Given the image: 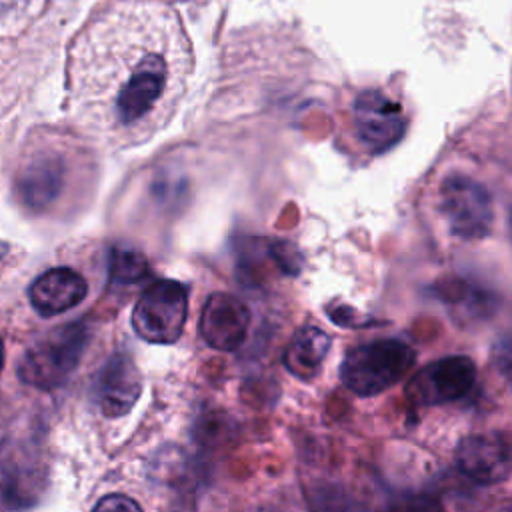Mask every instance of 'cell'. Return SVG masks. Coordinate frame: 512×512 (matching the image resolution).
I'll use <instances>...</instances> for the list:
<instances>
[{
	"instance_id": "1",
	"label": "cell",
	"mask_w": 512,
	"mask_h": 512,
	"mask_svg": "<svg viewBox=\"0 0 512 512\" xmlns=\"http://www.w3.org/2000/svg\"><path fill=\"white\" fill-rule=\"evenodd\" d=\"M194 72V48L166 0H102L66 50V108L84 136L132 148L176 116Z\"/></svg>"
},
{
	"instance_id": "2",
	"label": "cell",
	"mask_w": 512,
	"mask_h": 512,
	"mask_svg": "<svg viewBox=\"0 0 512 512\" xmlns=\"http://www.w3.org/2000/svg\"><path fill=\"white\" fill-rule=\"evenodd\" d=\"M82 132L40 124L28 130L14 170V196L30 214L56 208L70 184L94 166L92 148Z\"/></svg>"
},
{
	"instance_id": "3",
	"label": "cell",
	"mask_w": 512,
	"mask_h": 512,
	"mask_svg": "<svg viewBox=\"0 0 512 512\" xmlns=\"http://www.w3.org/2000/svg\"><path fill=\"white\" fill-rule=\"evenodd\" d=\"M410 114L396 82L344 84L334 98V146L352 160L386 154L408 132Z\"/></svg>"
},
{
	"instance_id": "4",
	"label": "cell",
	"mask_w": 512,
	"mask_h": 512,
	"mask_svg": "<svg viewBox=\"0 0 512 512\" xmlns=\"http://www.w3.org/2000/svg\"><path fill=\"white\" fill-rule=\"evenodd\" d=\"M90 330L84 322H68L40 336L20 358L18 378L38 390L60 386L78 366Z\"/></svg>"
},
{
	"instance_id": "5",
	"label": "cell",
	"mask_w": 512,
	"mask_h": 512,
	"mask_svg": "<svg viewBox=\"0 0 512 512\" xmlns=\"http://www.w3.org/2000/svg\"><path fill=\"white\" fill-rule=\"evenodd\" d=\"M416 352L410 344L384 338L352 348L342 364L340 378L358 396L380 394L398 384L414 366Z\"/></svg>"
},
{
	"instance_id": "6",
	"label": "cell",
	"mask_w": 512,
	"mask_h": 512,
	"mask_svg": "<svg viewBox=\"0 0 512 512\" xmlns=\"http://www.w3.org/2000/svg\"><path fill=\"white\" fill-rule=\"evenodd\" d=\"M438 210L448 230L462 240H480L492 232L494 202L486 186L466 174H448L438 186Z\"/></svg>"
},
{
	"instance_id": "7",
	"label": "cell",
	"mask_w": 512,
	"mask_h": 512,
	"mask_svg": "<svg viewBox=\"0 0 512 512\" xmlns=\"http://www.w3.org/2000/svg\"><path fill=\"white\" fill-rule=\"evenodd\" d=\"M188 314V290L178 280H156L138 298L132 310V326L140 338L152 344H172L180 338Z\"/></svg>"
},
{
	"instance_id": "8",
	"label": "cell",
	"mask_w": 512,
	"mask_h": 512,
	"mask_svg": "<svg viewBox=\"0 0 512 512\" xmlns=\"http://www.w3.org/2000/svg\"><path fill=\"white\" fill-rule=\"evenodd\" d=\"M476 382V364L468 356H446L426 364L406 386L414 406H438L460 400Z\"/></svg>"
},
{
	"instance_id": "9",
	"label": "cell",
	"mask_w": 512,
	"mask_h": 512,
	"mask_svg": "<svg viewBox=\"0 0 512 512\" xmlns=\"http://www.w3.org/2000/svg\"><path fill=\"white\" fill-rule=\"evenodd\" d=\"M454 454L460 472L478 484H498L512 472V446L500 434H470Z\"/></svg>"
},
{
	"instance_id": "10",
	"label": "cell",
	"mask_w": 512,
	"mask_h": 512,
	"mask_svg": "<svg viewBox=\"0 0 512 512\" xmlns=\"http://www.w3.org/2000/svg\"><path fill=\"white\" fill-rule=\"evenodd\" d=\"M142 392V376L128 352L112 354L96 374L94 398L98 408L118 418L130 412Z\"/></svg>"
},
{
	"instance_id": "11",
	"label": "cell",
	"mask_w": 512,
	"mask_h": 512,
	"mask_svg": "<svg viewBox=\"0 0 512 512\" xmlns=\"http://www.w3.org/2000/svg\"><path fill=\"white\" fill-rule=\"evenodd\" d=\"M250 312L246 304L226 292L208 296L200 314V334L216 350L238 348L248 332Z\"/></svg>"
},
{
	"instance_id": "12",
	"label": "cell",
	"mask_w": 512,
	"mask_h": 512,
	"mask_svg": "<svg viewBox=\"0 0 512 512\" xmlns=\"http://www.w3.org/2000/svg\"><path fill=\"white\" fill-rule=\"evenodd\" d=\"M86 292V280L76 270L58 266L40 274L32 282L28 296L40 316H56L80 304Z\"/></svg>"
},
{
	"instance_id": "13",
	"label": "cell",
	"mask_w": 512,
	"mask_h": 512,
	"mask_svg": "<svg viewBox=\"0 0 512 512\" xmlns=\"http://www.w3.org/2000/svg\"><path fill=\"white\" fill-rule=\"evenodd\" d=\"M328 350L330 336L324 330L316 326H302L294 332L286 346L284 366L292 376L312 380L320 372Z\"/></svg>"
},
{
	"instance_id": "14",
	"label": "cell",
	"mask_w": 512,
	"mask_h": 512,
	"mask_svg": "<svg viewBox=\"0 0 512 512\" xmlns=\"http://www.w3.org/2000/svg\"><path fill=\"white\" fill-rule=\"evenodd\" d=\"M148 276V260L130 246H112L108 250V280L112 284H136Z\"/></svg>"
},
{
	"instance_id": "15",
	"label": "cell",
	"mask_w": 512,
	"mask_h": 512,
	"mask_svg": "<svg viewBox=\"0 0 512 512\" xmlns=\"http://www.w3.org/2000/svg\"><path fill=\"white\" fill-rule=\"evenodd\" d=\"M390 512H444L442 504L426 494L404 496L390 506Z\"/></svg>"
},
{
	"instance_id": "16",
	"label": "cell",
	"mask_w": 512,
	"mask_h": 512,
	"mask_svg": "<svg viewBox=\"0 0 512 512\" xmlns=\"http://www.w3.org/2000/svg\"><path fill=\"white\" fill-rule=\"evenodd\" d=\"M270 256L284 274H296L300 270V254L288 242H272Z\"/></svg>"
},
{
	"instance_id": "17",
	"label": "cell",
	"mask_w": 512,
	"mask_h": 512,
	"mask_svg": "<svg viewBox=\"0 0 512 512\" xmlns=\"http://www.w3.org/2000/svg\"><path fill=\"white\" fill-rule=\"evenodd\" d=\"M92 512H142L136 500L124 494H108L92 508Z\"/></svg>"
},
{
	"instance_id": "18",
	"label": "cell",
	"mask_w": 512,
	"mask_h": 512,
	"mask_svg": "<svg viewBox=\"0 0 512 512\" xmlns=\"http://www.w3.org/2000/svg\"><path fill=\"white\" fill-rule=\"evenodd\" d=\"M494 362L502 376L512 382V334L502 336L494 346Z\"/></svg>"
},
{
	"instance_id": "19",
	"label": "cell",
	"mask_w": 512,
	"mask_h": 512,
	"mask_svg": "<svg viewBox=\"0 0 512 512\" xmlns=\"http://www.w3.org/2000/svg\"><path fill=\"white\" fill-rule=\"evenodd\" d=\"M166 2H182V4H190V2H204V0H166Z\"/></svg>"
},
{
	"instance_id": "20",
	"label": "cell",
	"mask_w": 512,
	"mask_h": 512,
	"mask_svg": "<svg viewBox=\"0 0 512 512\" xmlns=\"http://www.w3.org/2000/svg\"><path fill=\"white\" fill-rule=\"evenodd\" d=\"M256 512H274V510H256Z\"/></svg>"
},
{
	"instance_id": "21",
	"label": "cell",
	"mask_w": 512,
	"mask_h": 512,
	"mask_svg": "<svg viewBox=\"0 0 512 512\" xmlns=\"http://www.w3.org/2000/svg\"><path fill=\"white\" fill-rule=\"evenodd\" d=\"M510 232H512V216H510Z\"/></svg>"
}]
</instances>
